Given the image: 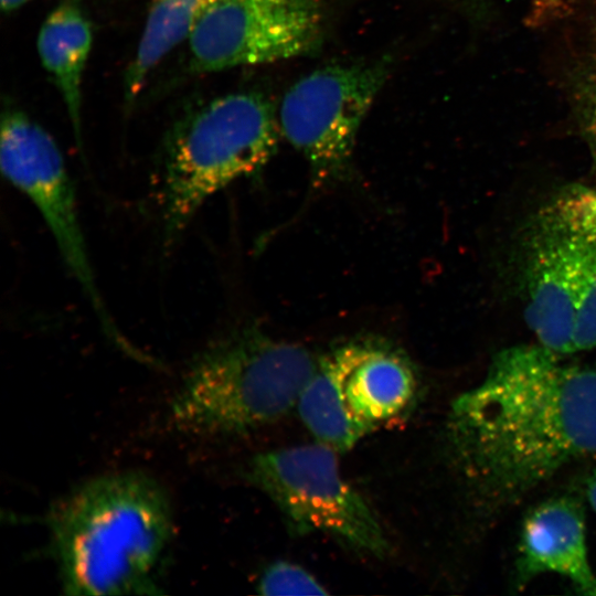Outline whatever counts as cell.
Instances as JSON below:
<instances>
[{
  "instance_id": "6da1fadb",
  "label": "cell",
  "mask_w": 596,
  "mask_h": 596,
  "mask_svg": "<svg viewBox=\"0 0 596 596\" xmlns=\"http://www.w3.org/2000/svg\"><path fill=\"white\" fill-rule=\"evenodd\" d=\"M566 356L539 343L503 349L453 401V457L486 514L596 455V369Z\"/></svg>"
},
{
  "instance_id": "7a4b0ae2",
  "label": "cell",
  "mask_w": 596,
  "mask_h": 596,
  "mask_svg": "<svg viewBox=\"0 0 596 596\" xmlns=\"http://www.w3.org/2000/svg\"><path fill=\"white\" fill-rule=\"evenodd\" d=\"M49 525L65 594H158L173 518L152 477L121 471L91 479L53 507Z\"/></svg>"
},
{
  "instance_id": "3957f363",
  "label": "cell",
  "mask_w": 596,
  "mask_h": 596,
  "mask_svg": "<svg viewBox=\"0 0 596 596\" xmlns=\"http://www.w3.org/2000/svg\"><path fill=\"white\" fill-rule=\"evenodd\" d=\"M523 315L563 355L596 348V191L558 190L528 219L517 247Z\"/></svg>"
},
{
  "instance_id": "277c9868",
  "label": "cell",
  "mask_w": 596,
  "mask_h": 596,
  "mask_svg": "<svg viewBox=\"0 0 596 596\" xmlns=\"http://www.w3.org/2000/svg\"><path fill=\"white\" fill-rule=\"evenodd\" d=\"M317 363L300 344L240 330L193 359L172 401V421L200 436L249 433L297 405Z\"/></svg>"
},
{
  "instance_id": "5b68a950",
  "label": "cell",
  "mask_w": 596,
  "mask_h": 596,
  "mask_svg": "<svg viewBox=\"0 0 596 596\" xmlns=\"http://www.w3.org/2000/svg\"><path fill=\"white\" fill-rule=\"evenodd\" d=\"M277 142L273 107L255 92L220 96L178 121L166 139L159 181L166 244L211 196L265 166Z\"/></svg>"
},
{
  "instance_id": "8992f818",
  "label": "cell",
  "mask_w": 596,
  "mask_h": 596,
  "mask_svg": "<svg viewBox=\"0 0 596 596\" xmlns=\"http://www.w3.org/2000/svg\"><path fill=\"white\" fill-rule=\"evenodd\" d=\"M336 450L322 445L256 455L247 479L264 491L298 533L319 531L377 557L389 553L383 528L365 499L342 477Z\"/></svg>"
},
{
  "instance_id": "52a82bcc",
  "label": "cell",
  "mask_w": 596,
  "mask_h": 596,
  "mask_svg": "<svg viewBox=\"0 0 596 596\" xmlns=\"http://www.w3.org/2000/svg\"><path fill=\"white\" fill-rule=\"evenodd\" d=\"M0 162L6 179L43 217L104 333L125 352L143 359L118 328L96 283L73 181L55 140L24 113L8 110L1 121Z\"/></svg>"
},
{
  "instance_id": "ba28073f",
  "label": "cell",
  "mask_w": 596,
  "mask_h": 596,
  "mask_svg": "<svg viewBox=\"0 0 596 596\" xmlns=\"http://www.w3.org/2000/svg\"><path fill=\"white\" fill-rule=\"evenodd\" d=\"M390 67L389 57L326 66L301 77L284 95L280 131L306 158L315 185L348 167L362 120Z\"/></svg>"
},
{
  "instance_id": "9c48e42d",
  "label": "cell",
  "mask_w": 596,
  "mask_h": 596,
  "mask_svg": "<svg viewBox=\"0 0 596 596\" xmlns=\"http://www.w3.org/2000/svg\"><path fill=\"white\" fill-rule=\"evenodd\" d=\"M324 18L322 0H210L188 39L191 65L217 72L311 53Z\"/></svg>"
},
{
  "instance_id": "30bf717a",
  "label": "cell",
  "mask_w": 596,
  "mask_h": 596,
  "mask_svg": "<svg viewBox=\"0 0 596 596\" xmlns=\"http://www.w3.org/2000/svg\"><path fill=\"white\" fill-rule=\"evenodd\" d=\"M320 370L332 396L368 434L402 412L416 389L403 358L358 343L322 356Z\"/></svg>"
},
{
  "instance_id": "8fae6325",
  "label": "cell",
  "mask_w": 596,
  "mask_h": 596,
  "mask_svg": "<svg viewBox=\"0 0 596 596\" xmlns=\"http://www.w3.org/2000/svg\"><path fill=\"white\" fill-rule=\"evenodd\" d=\"M543 573L568 578L584 595L596 585L587 556L584 511L574 498L545 500L522 523L517 558L519 585Z\"/></svg>"
},
{
  "instance_id": "7c38bea8",
  "label": "cell",
  "mask_w": 596,
  "mask_h": 596,
  "mask_svg": "<svg viewBox=\"0 0 596 596\" xmlns=\"http://www.w3.org/2000/svg\"><path fill=\"white\" fill-rule=\"evenodd\" d=\"M93 42L92 25L79 4L60 3L44 20L38 35V52L57 86L82 147V79Z\"/></svg>"
},
{
  "instance_id": "4fadbf2b",
  "label": "cell",
  "mask_w": 596,
  "mask_h": 596,
  "mask_svg": "<svg viewBox=\"0 0 596 596\" xmlns=\"http://www.w3.org/2000/svg\"><path fill=\"white\" fill-rule=\"evenodd\" d=\"M202 6L198 0H152L145 29L124 84L131 104L156 65L185 38L189 39Z\"/></svg>"
},
{
  "instance_id": "5bb4252c",
  "label": "cell",
  "mask_w": 596,
  "mask_h": 596,
  "mask_svg": "<svg viewBox=\"0 0 596 596\" xmlns=\"http://www.w3.org/2000/svg\"><path fill=\"white\" fill-rule=\"evenodd\" d=\"M263 595H326L323 586L306 570L288 562L268 566L257 584Z\"/></svg>"
},
{
  "instance_id": "9a60e30c",
  "label": "cell",
  "mask_w": 596,
  "mask_h": 596,
  "mask_svg": "<svg viewBox=\"0 0 596 596\" xmlns=\"http://www.w3.org/2000/svg\"><path fill=\"white\" fill-rule=\"evenodd\" d=\"M577 105L583 135L596 168V53L588 61L578 81Z\"/></svg>"
},
{
  "instance_id": "2e32d148",
  "label": "cell",
  "mask_w": 596,
  "mask_h": 596,
  "mask_svg": "<svg viewBox=\"0 0 596 596\" xmlns=\"http://www.w3.org/2000/svg\"><path fill=\"white\" fill-rule=\"evenodd\" d=\"M562 0H530L529 22L532 25H542L561 13Z\"/></svg>"
},
{
  "instance_id": "e0dca14e",
  "label": "cell",
  "mask_w": 596,
  "mask_h": 596,
  "mask_svg": "<svg viewBox=\"0 0 596 596\" xmlns=\"http://www.w3.org/2000/svg\"><path fill=\"white\" fill-rule=\"evenodd\" d=\"M586 496L592 508L596 512V470L589 477L586 485Z\"/></svg>"
},
{
  "instance_id": "ac0fdd59",
  "label": "cell",
  "mask_w": 596,
  "mask_h": 596,
  "mask_svg": "<svg viewBox=\"0 0 596 596\" xmlns=\"http://www.w3.org/2000/svg\"><path fill=\"white\" fill-rule=\"evenodd\" d=\"M30 0H1V9L3 12H12Z\"/></svg>"
},
{
  "instance_id": "d6986e66",
  "label": "cell",
  "mask_w": 596,
  "mask_h": 596,
  "mask_svg": "<svg viewBox=\"0 0 596 596\" xmlns=\"http://www.w3.org/2000/svg\"><path fill=\"white\" fill-rule=\"evenodd\" d=\"M588 595L596 596V585L594 588L588 593Z\"/></svg>"
},
{
  "instance_id": "ffe728a7",
  "label": "cell",
  "mask_w": 596,
  "mask_h": 596,
  "mask_svg": "<svg viewBox=\"0 0 596 596\" xmlns=\"http://www.w3.org/2000/svg\"><path fill=\"white\" fill-rule=\"evenodd\" d=\"M202 7H204L210 0H198Z\"/></svg>"
}]
</instances>
